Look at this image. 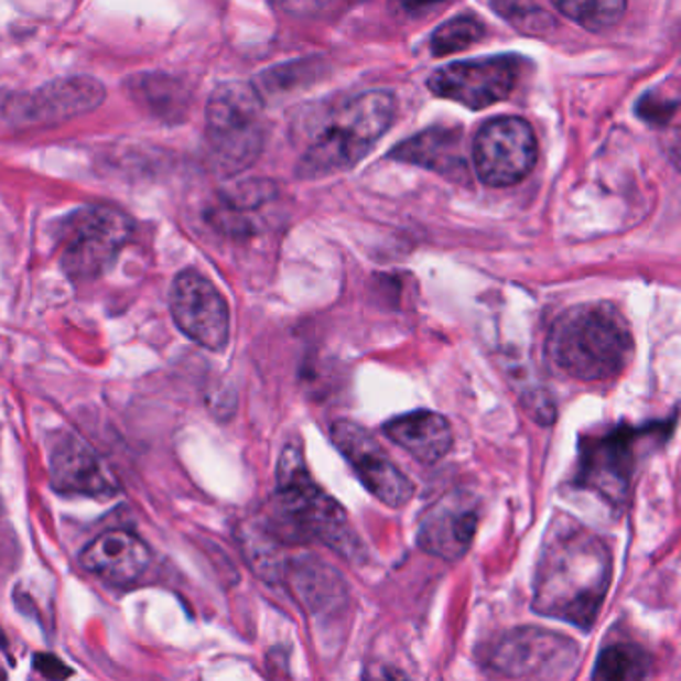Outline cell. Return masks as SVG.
<instances>
[{"mask_svg": "<svg viewBox=\"0 0 681 681\" xmlns=\"http://www.w3.org/2000/svg\"><path fill=\"white\" fill-rule=\"evenodd\" d=\"M678 110V98L675 95H660L658 90L650 93V95L644 96L639 100L638 115L648 120L650 125H668L673 115Z\"/></svg>", "mask_w": 681, "mask_h": 681, "instance_id": "cb8c5ba5", "label": "cell"}, {"mask_svg": "<svg viewBox=\"0 0 681 681\" xmlns=\"http://www.w3.org/2000/svg\"><path fill=\"white\" fill-rule=\"evenodd\" d=\"M545 352L555 370L568 378L607 382L628 368L634 336L614 304H580L555 318Z\"/></svg>", "mask_w": 681, "mask_h": 681, "instance_id": "3957f363", "label": "cell"}, {"mask_svg": "<svg viewBox=\"0 0 681 681\" xmlns=\"http://www.w3.org/2000/svg\"><path fill=\"white\" fill-rule=\"evenodd\" d=\"M36 668H39V671H43L46 678H66L71 673L66 670V666L53 656H36Z\"/></svg>", "mask_w": 681, "mask_h": 681, "instance_id": "484cf974", "label": "cell"}, {"mask_svg": "<svg viewBox=\"0 0 681 681\" xmlns=\"http://www.w3.org/2000/svg\"><path fill=\"white\" fill-rule=\"evenodd\" d=\"M396 118V98L386 90H370L332 108L312 130L300 156L302 179H324L348 171L374 149Z\"/></svg>", "mask_w": 681, "mask_h": 681, "instance_id": "277c9868", "label": "cell"}, {"mask_svg": "<svg viewBox=\"0 0 681 681\" xmlns=\"http://www.w3.org/2000/svg\"><path fill=\"white\" fill-rule=\"evenodd\" d=\"M650 656L634 644H614L599 653L594 678L604 681L646 680L650 675Z\"/></svg>", "mask_w": 681, "mask_h": 681, "instance_id": "ffe728a7", "label": "cell"}, {"mask_svg": "<svg viewBox=\"0 0 681 681\" xmlns=\"http://www.w3.org/2000/svg\"><path fill=\"white\" fill-rule=\"evenodd\" d=\"M383 434L406 450L420 464H437L454 446V434L446 418L430 410L398 415L383 424Z\"/></svg>", "mask_w": 681, "mask_h": 681, "instance_id": "e0dca14e", "label": "cell"}, {"mask_svg": "<svg viewBox=\"0 0 681 681\" xmlns=\"http://www.w3.org/2000/svg\"><path fill=\"white\" fill-rule=\"evenodd\" d=\"M107 90L93 76H68L36 88L12 102L9 110L19 125H58L100 107Z\"/></svg>", "mask_w": 681, "mask_h": 681, "instance_id": "4fadbf2b", "label": "cell"}, {"mask_svg": "<svg viewBox=\"0 0 681 681\" xmlns=\"http://www.w3.org/2000/svg\"><path fill=\"white\" fill-rule=\"evenodd\" d=\"M267 522V532L282 543H320L348 560L363 555L348 514L312 479L296 444H290L278 462Z\"/></svg>", "mask_w": 681, "mask_h": 681, "instance_id": "7a4b0ae2", "label": "cell"}, {"mask_svg": "<svg viewBox=\"0 0 681 681\" xmlns=\"http://www.w3.org/2000/svg\"><path fill=\"white\" fill-rule=\"evenodd\" d=\"M176 326L208 350H223L230 338V312L218 288L196 270H184L171 288Z\"/></svg>", "mask_w": 681, "mask_h": 681, "instance_id": "8fae6325", "label": "cell"}, {"mask_svg": "<svg viewBox=\"0 0 681 681\" xmlns=\"http://www.w3.org/2000/svg\"><path fill=\"white\" fill-rule=\"evenodd\" d=\"M127 93L150 117L164 122H179L186 117L188 90L174 76L164 73L130 76Z\"/></svg>", "mask_w": 681, "mask_h": 681, "instance_id": "d6986e66", "label": "cell"}, {"mask_svg": "<svg viewBox=\"0 0 681 681\" xmlns=\"http://www.w3.org/2000/svg\"><path fill=\"white\" fill-rule=\"evenodd\" d=\"M130 220L115 208L95 206L76 213L66 224L64 272L76 282L105 274L130 240Z\"/></svg>", "mask_w": 681, "mask_h": 681, "instance_id": "8992f818", "label": "cell"}, {"mask_svg": "<svg viewBox=\"0 0 681 681\" xmlns=\"http://www.w3.org/2000/svg\"><path fill=\"white\" fill-rule=\"evenodd\" d=\"M440 2H446V0H402V4L408 11H424L430 7H436Z\"/></svg>", "mask_w": 681, "mask_h": 681, "instance_id": "4316f807", "label": "cell"}, {"mask_svg": "<svg viewBox=\"0 0 681 681\" xmlns=\"http://www.w3.org/2000/svg\"><path fill=\"white\" fill-rule=\"evenodd\" d=\"M150 562L149 545L127 530L100 533L80 555L86 572L115 586H128L142 580L149 572Z\"/></svg>", "mask_w": 681, "mask_h": 681, "instance_id": "9a60e30c", "label": "cell"}, {"mask_svg": "<svg viewBox=\"0 0 681 681\" xmlns=\"http://www.w3.org/2000/svg\"><path fill=\"white\" fill-rule=\"evenodd\" d=\"M53 486L68 496L108 500L118 494V482L107 464L78 440H66L51 460Z\"/></svg>", "mask_w": 681, "mask_h": 681, "instance_id": "2e32d148", "label": "cell"}, {"mask_svg": "<svg viewBox=\"0 0 681 681\" xmlns=\"http://www.w3.org/2000/svg\"><path fill=\"white\" fill-rule=\"evenodd\" d=\"M558 11L587 31L616 26L628 9V0H552Z\"/></svg>", "mask_w": 681, "mask_h": 681, "instance_id": "44dd1931", "label": "cell"}, {"mask_svg": "<svg viewBox=\"0 0 681 681\" xmlns=\"http://www.w3.org/2000/svg\"><path fill=\"white\" fill-rule=\"evenodd\" d=\"M494 4L510 21H533L545 14V0H494Z\"/></svg>", "mask_w": 681, "mask_h": 681, "instance_id": "d4e9b609", "label": "cell"}, {"mask_svg": "<svg viewBox=\"0 0 681 681\" xmlns=\"http://www.w3.org/2000/svg\"><path fill=\"white\" fill-rule=\"evenodd\" d=\"M274 2L282 11L290 12V14L316 19V17L334 14L352 2H360V0H274Z\"/></svg>", "mask_w": 681, "mask_h": 681, "instance_id": "603a6c76", "label": "cell"}, {"mask_svg": "<svg viewBox=\"0 0 681 681\" xmlns=\"http://www.w3.org/2000/svg\"><path fill=\"white\" fill-rule=\"evenodd\" d=\"M484 34H486V29L482 21L476 17L464 14L436 29L430 41V48L434 56L460 53L482 41Z\"/></svg>", "mask_w": 681, "mask_h": 681, "instance_id": "7402d4cb", "label": "cell"}, {"mask_svg": "<svg viewBox=\"0 0 681 681\" xmlns=\"http://www.w3.org/2000/svg\"><path fill=\"white\" fill-rule=\"evenodd\" d=\"M262 96L248 83H224L206 107V127L216 171L238 174L260 154L264 132L260 125Z\"/></svg>", "mask_w": 681, "mask_h": 681, "instance_id": "5b68a950", "label": "cell"}, {"mask_svg": "<svg viewBox=\"0 0 681 681\" xmlns=\"http://www.w3.org/2000/svg\"><path fill=\"white\" fill-rule=\"evenodd\" d=\"M331 437L374 498L388 508H402L412 498V482L390 460L372 432L352 420H336L331 426Z\"/></svg>", "mask_w": 681, "mask_h": 681, "instance_id": "9c48e42d", "label": "cell"}, {"mask_svg": "<svg viewBox=\"0 0 681 681\" xmlns=\"http://www.w3.org/2000/svg\"><path fill=\"white\" fill-rule=\"evenodd\" d=\"M520 58L484 56L476 61L447 64L428 80V88L446 100L472 110L498 105L508 98L518 83Z\"/></svg>", "mask_w": 681, "mask_h": 681, "instance_id": "30bf717a", "label": "cell"}, {"mask_svg": "<svg viewBox=\"0 0 681 681\" xmlns=\"http://www.w3.org/2000/svg\"><path fill=\"white\" fill-rule=\"evenodd\" d=\"M390 159L422 166L452 181L468 176V164L462 150V130L458 128L424 130L414 139L398 144V149L390 152Z\"/></svg>", "mask_w": 681, "mask_h": 681, "instance_id": "ac0fdd59", "label": "cell"}, {"mask_svg": "<svg viewBox=\"0 0 681 681\" xmlns=\"http://www.w3.org/2000/svg\"><path fill=\"white\" fill-rule=\"evenodd\" d=\"M478 528V506L472 496L452 491L430 506L418 528V543L428 554L456 562L466 554Z\"/></svg>", "mask_w": 681, "mask_h": 681, "instance_id": "5bb4252c", "label": "cell"}, {"mask_svg": "<svg viewBox=\"0 0 681 681\" xmlns=\"http://www.w3.org/2000/svg\"><path fill=\"white\" fill-rule=\"evenodd\" d=\"M614 575L606 540L575 520L552 523L533 582V609L577 628L596 624Z\"/></svg>", "mask_w": 681, "mask_h": 681, "instance_id": "6da1fadb", "label": "cell"}, {"mask_svg": "<svg viewBox=\"0 0 681 681\" xmlns=\"http://www.w3.org/2000/svg\"><path fill=\"white\" fill-rule=\"evenodd\" d=\"M580 648L574 639L543 628L508 631L491 648L490 668L506 678H568L575 670Z\"/></svg>", "mask_w": 681, "mask_h": 681, "instance_id": "52a82bcc", "label": "cell"}, {"mask_svg": "<svg viewBox=\"0 0 681 681\" xmlns=\"http://www.w3.org/2000/svg\"><path fill=\"white\" fill-rule=\"evenodd\" d=\"M641 432L612 430L582 444L580 469L575 484L618 508L628 498L631 476L636 468V446Z\"/></svg>", "mask_w": 681, "mask_h": 681, "instance_id": "7c38bea8", "label": "cell"}, {"mask_svg": "<svg viewBox=\"0 0 681 681\" xmlns=\"http://www.w3.org/2000/svg\"><path fill=\"white\" fill-rule=\"evenodd\" d=\"M472 156L479 181L504 188L518 184L533 171L538 142L523 118H496L476 134Z\"/></svg>", "mask_w": 681, "mask_h": 681, "instance_id": "ba28073f", "label": "cell"}]
</instances>
